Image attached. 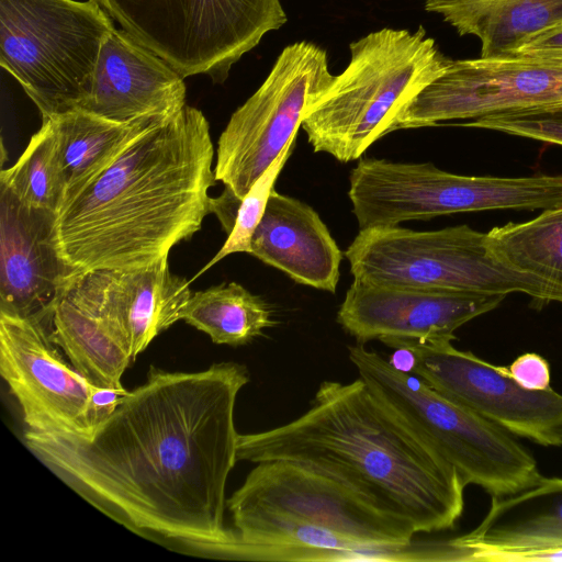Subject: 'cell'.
Listing matches in <instances>:
<instances>
[{
  "label": "cell",
  "instance_id": "obj_6",
  "mask_svg": "<svg viewBox=\"0 0 562 562\" xmlns=\"http://www.w3.org/2000/svg\"><path fill=\"white\" fill-rule=\"evenodd\" d=\"M358 376L401 422L459 473L492 496H506L541 477L532 454L509 432L446 397L419 378L395 370L364 344L348 347Z\"/></svg>",
  "mask_w": 562,
  "mask_h": 562
},
{
  "label": "cell",
  "instance_id": "obj_7",
  "mask_svg": "<svg viewBox=\"0 0 562 562\" xmlns=\"http://www.w3.org/2000/svg\"><path fill=\"white\" fill-rule=\"evenodd\" d=\"M113 29L94 0H0V65L48 119L85 103Z\"/></svg>",
  "mask_w": 562,
  "mask_h": 562
},
{
  "label": "cell",
  "instance_id": "obj_5",
  "mask_svg": "<svg viewBox=\"0 0 562 562\" xmlns=\"http://www.w3.org/2000/svg\"><path fill=\"white\" fill-rule=\"evenodd\" d=\"M353 280L416 290L524 293L536 307L562 303V286L502 259L487 234L468 225L437 231L393 226L360 229L345 251Z\"/></svg>",
  "mask_w": 562,
  "mask_h": 562
},
{
  "label": "cell",
  "instance_id": "obj_2",
  "mask_svg": "<svg viewBox=\"0 0 562 562\" xmlns=\"http://www.w3.org/2000/svg\"><path fill=\"white\" fill-rule=\"evenodd\" d=\"M213 159L200 110L186 105L149 125L56 211L54 243L70 277L143 268L190 239L211 213Z\"/></svg>",
  "mask_w": 562,
  "mask_h": 562
},
{
  "label": "cell",
  "instance_id": "obj_21",
  "mask_svg": "<svg viewBox=\"0 0 562 562\" xmlns=\"http://www.w3.org/2000/svg\"><path fill=\"white\" fill-rule=\"evenodd\" d=\"M105 311L126 337L133 359L181 319L190 281L173 274L168 257L125 270H99Z\"/></svg>",
  "mask_w": 562,
  "mask_h": 562
},
{
  "label": "cell",
  "instance_id": "obj_17",
  "mask_svg": "<svg viewBox=\"0 0 562 562\" xmlns=\"http://www.w3.org/2000/svg\"><path fill=\"white\" fill-rule=\"evenodd\" d=\"M184 77L123 29L104 40L89 97L79 109L116 122L165 119L186 104Z\"/></svg>",
  "mask_w": 562,
  "mask_h": 562
},
{
  "label": "cell",
  "instance_id": "obj_29",
  "mask_svg": "<svg viewBox=\"0 0 562 562\" xmlns=\"http://www.w3.org/2000/svg\"><path fill=\"white\" fill-rule=\"evenodd\" d=\"M507 368L510 375L528 390L550 387V366L544 358L535 352L517 357Z\"/></svg>",
  "mask_w": 562,
  "mask_h": 562
},
{
  "label": "cell",
  "instance_id": "obj_11",
  "mask_svg": "<svg viewBox=\"0 0 562 562\" xmlns=\"http://www.w3.org/2000/svg\"><path fill=\"white\" fill-rule=\"evenodd\" d=\"M226 506L232 515L270 514L368 546H403L417 533L336 480L283 460L257 463Z\"/></svg>",
  "mask_w": 562,
  "mask_h": 562
},
{
  "label": "cell",
  "instance_id": "obj_23",
  "mask_svg": "<svg viewBox=\"0 0 562 562\" xmlns=\"http://www.w3.org/2000/svg\"><path fill=\"white\" fill-rule=\"evenodd\" d=\"M48 120L56 137L64 200L103 171L143 131L161 119L116 122L74 109Z\"/></svg>",
  "mask_w": 562,
  "mask_h": 562
},
{
  "label": "cell",
  "instance_id": "obj_31",
  "mask_svg": "<svg viewBox=\"0 0 562 562\" xmlns=\"http://www.w3.org/2000/svg\"><path fill=\"white\" fill-rule=\"evenodd\" d=\"M392 349L393 353L386 359L390 366L400 372L412 374L416 364L414 352L402 345L393 346Z\"/></svg>",
  "mask_w": 562,
  "mask_h": 562
},
{
  "label": "cell",
  "instance_id": "obj_18",
  "mask_svg": "<svg viewBox=\"0 0 562 562\" xmlns=\"http://www.w3.org/2000/svg\"><path fill=\"white\" fill-rule=\"evenodd\" d=\"M41 322L87 380L99 387L124 389L121 378L134 359L126 337L105 311L99 270L69 277Z\"/></svg>",
  "mask_w": 562,
  "mask_h": 562
},
{
  "label": "cell",
  "instance_id": "obj_22",
  "mask_svg": "<svg viewBox=\"0 0 562 562\" xmlns=\"http://www.w3.org/2000/svg\"><path fill=\"white\" fill-rule=\"evenodd\" d=\"M459 35L480 40L481 57L514 56L533 35L562 22V0H425Z\"/></svg>",
  "mask_w": 562,
  "mask_h": 562
},
{
  "label": "cell",
  "instance_id": "obj_30",
  "mask_svg": "<svg viewBox=\"0 0 562 562\" xmlns=\"http://www.w3.org/2000/svg\"><path fill=\"white\" fill-rule=\"evenodd\" d=\"M514 56L562 63V22L533 35Z\"/></svg>",
  "mask_w": 562,
  "mask_h": 562
},
{
  "label": "cell",
  "instance_id": "obj_8",
  "mask_svg": "<svg viewBox=\"0 0 562 562\" xmlns=\"http://www.w3.org/2000/svg\"><path fill=\"white\" fill-rule=\"evenodd\" d=\"M348 196L359 228L486 210H547L562 205V176H461L431 162L361 158Z\"/></svg>",
  "mask_w": 562,
  "mask_h": 562
},
{
  "label": "cell",
  "instance_id": "obj_4",
  "mask_svg": "<svg viewBox=\"0 0 562 562\" xmlns=\"http://www.w3.org/2000/svg\"><path fill=\"white\" fill-rule=\"evenodd\" d=\"M350 53L347 68L301 124L315 153L340 162L360 158L385 136L402 109L450 63L423 26L384 27L352 42Z\"/></svg>",
  "mask_w": 562,
  "mask_h": 562
},
{
  "label": "cell",
  "instance_id": "obj_10",
  "mask_svg": "<svg viewBox=\"0 0 562 562\" xmlns=\"http://www.w3.org/2000/svg\"><path fill=\"white\" fill-rule=\"evenodd\" d=\"M334 77L323 48L306 41L288 45L262 85L232 114L222 132L216 180L241 200L296 138L306 110Z\"/></svg>",
  "mask_w": 562,
  "mask_h": 562
},
{
  "label": "cell",
  "instance_id": "obj_1",
  "mask_svg": "<svg viewBox=\"0 0 562 562\" xmlns=\"http://www.w3.org/2000/svg\"><path fill=\"white\" fill-rule=\"evenodd\" d=\"M246 366H151L89 437L24 431L29 450L95 509L147 539L234 559L225 488L237 460L234 411Z\"/></svg>",
  "mask_w": 562,
  "mask_h": 562
},
{
  "label": "cell",
  "instance_id": "obj_12",
  "mask_svg": "<svg viewBox=\"0 0 562 562\" xmlns=\"http://www.w3.org/2000/svg\"><path fill=\"white\" fill-rule=\"evenodd\" d=\"M416 358L413 375L509 434L544 447L562 446V394L551 386L528 390L507 367L492 364L451 341L387 339Z\"/></svg>",
  "mask_w": 562,
  "mask_h": 562
},
{
  "label": "cell",
  "instance_id": "obj_13",
  "mask_svg": "<svg viewBox=\"0 0 562 562\" xmlns=\"http://www.w3.org/2000/svg\"><path fill=\"white\" fill-rule=\"evenodd\" d=\"M559 103L562 63L521 56L450 59L402 109L387 134Z\"/></svg>",
  "mask_w": 562,
  "mask_h": 562
},
{
  "label": "cell",
  "instance_id": "obj_20",
  "mask_svg": "<svg viewBox=\"0 0 562 562\" xmlns=\"http://www.w3.org/2000/svg\"><path fill=\"white\" fill-rule=\"evenodd\" d=\"M456 540L477 562H520L562 549V479L542 476L515 494L492 496L480 525Z\"/></svg>",
  "mask_w": 562,
  "mask_h": 562
},
{
  "label": "cell",
  "instance_id": "obj_9",
  "mask_svg": "<svg viewBox=\"0 0 562 562\" xmlns=\"http://www.w3.org/2000/svg\"><path fill=\"white\" fill-rule=\"evenodd\" d=\"M184 78L224 82L244 54L286 22L280 0H94Z\"/></svg>",
  "mask_w": 562,
  "mask_h": 562
},
{
  "label": "cell",
  "instance_id": "obj_27",
  "mask_svg": "<svg viewBox=\"0 0 562 562\" xmlns=\"http://www.w3.org/2000/svg\"><path fill=\"white\" fill-rule=\"evenodd\" d=\"M295 140L296 138L292 139L288 144L280 156L257 179L246 195L241 199L237 209L234 226L227 235L224 245L195 277H199L201 273L205 272L216 262L231 254H250L254 232L262 218L278 176L295 147Z\"/></svg>",
  "mask_w": 562,
  "mask_h": 562
},
{
  "label": "cell",
  "instance_id": "obj_24",
  "mask_svg": "<svg viewBox=\"0 0 562 562\" xmlns=\"http://www.w3.org/2000/svg\"><path fill=\"white\" fill-rule=\"evenodd\" d=\"M181 319L214 344L233 347L250 342L276 324L267 302L236 282L193 292Z\"/></svg>",
  "mask_w": 562,
  "mask_h": 562
},
{
  "label": "cell",
  "instance_id": "obj_25",
  "mask_svg": "<svg viewBox=\"0 0 562 562\" xmlns=\"http://www.w3.org/2000/svg\"><path fill=\"white\" fill-rule=\"evenodd\" d=\"M491 248L515 268L562 286V205L487 233Z\"/></svg>",
  "mask_w": 562,
  "mask_h": 562
},
{
  "label": "cell",
  "instance_id": "obj_28",
  "mask_svg": "<svg viewBox=\"0 0 562 562\" xmlns=\"http://www.w3.org/2000/svg\"><path fill=\"white\" fill-rule=\"evenodd\" d=\"M454 125L492 130L562 146V103L488 115Z\"/></svg>",
  "mask_w": 562,
  "mask_h": 562
},
{
  "label": "cell",
  "instance_id": "obj_16",
  "mask_svg": "<svg viewBox=\"0 0 562 562\" xmlns=\"http://www.w3.org/2000/svg\"><path fill=\"white\" fill-rule=\"evenodd\" d=\"M0 189V312L42 321L70 277L54 243L55 213Z\"/></svg>",
  "mask_w": 562,
  "mask_h": 562
},
{
  "label": "cell",
  "instance_id": "obj_15",
  "mask_svg": "<svg viewBox=\"0 0 562 562\" xmlns=\"http://www.w3.org/2000/svg\"><path fill=\"white\" fill-rule=\"evenodd\" d=\"M505 297L353 280L338 310L337 323L359 344L373 339L452 341L459 327L496 308Z\"/></svg>",
  "mask_w": 562,
  "mask_h": 562
},
{
  "label": "cell",
  "instance_id": "obj_3",
  "mask_svg": "<svg viewBox=\"0 0 562 562\" xmlns=\"http://www.w3.org/2000/svg\"><path fill=\"white\" fill-rule=\"evenodd\" d=\"M237 460H283L346 485L417 533L452 529L464 508L458 471L358 378L324 381L300 417L239 434Z\"/></svg>",
  "mask_w": 562,
  "mask_h": 562
},
{
  "label": "cell",
  "instance_id": "obj_14",
  "mask_svg": "<svg viewBox=\"0 0 562 562\" xmlns=\"http://www.w3.org/2000/svg\"><path fill=\"white\" fill-rule=\"evenodd\" d=\"M44 324L0 312V372L26 429L89 437L99 386L64 360Z\"/></svg>",
  "mask_w": 562,
  "mask_h": 562
},
{
  "label": "cell",
  "instance_id": "obj_19",
  "mask_svg": "<svg viewBox=\"0 0 562 562\" xmlns=\"http://www.w3.org/2000/svg\"><path fill=\"white\" fill-rule=\"evenodd\" d=\"M249 255L299 284L336 292L342 252L319 214L295 198L272 190Z\"/></svg>",
  "mask_w": 562,
  "mask_h": 562
},
{
  "label": "cell",
  "instance_id": "obj_26",
  "mask_svg": "<svg viewBox=\"0 0 562 562\" xmlns=\"http://www.w3.org/2000/svg\"><path fill=\"white\" fill-rule=\"evenodd\" d=\"M0 186L29 206L56 213L64 186L56 137L48 119L43 120L15 164L1 170Z\"/></svg>",
  "mask_w": 562,
  "mask_h": 562
}]
</instances>
